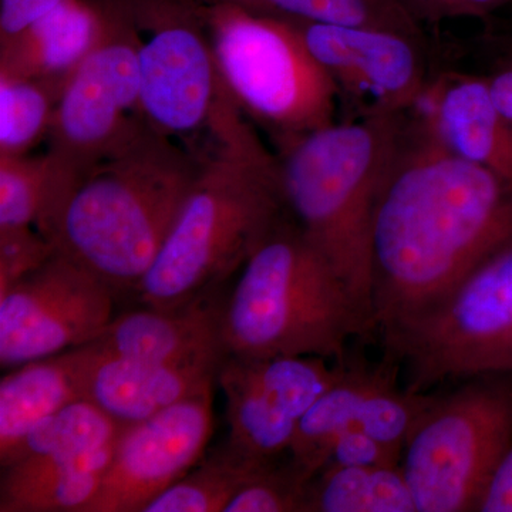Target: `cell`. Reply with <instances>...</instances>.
<instances>
[{"mask_svg":"<svg viewBox=\"0 0 512 512\" xmlns=\"http://www.w3.org/2000/svg\"><path fill=\"white\" fill-rule=\"evenodd\" d=\"M512 232V180L451 153L416 111L370 228L376 336L436 305Z\"/></svg>","mask_w":512,"mask_h":512,"instance_id":"1","label":"cell"},{"mask_svg":"<svg viewBox=\"0 0 512 512\" xmlns=\"http://www.w3.org/2000/svg\"><path fill=\"white\" fill-rule=\"evenodd\" d=\"M198 171L200 158L141 117L107 153L47 195L37 231L116 296L134 293Z\"/></svg>","mask_w":512,"mask_h":512,"instance_id":"2","label":"cell"},{"mask_svg":"<svg viewBox=\"0 0 512 512\" xmlns=\"http://www.w3.org/2000/svg\"><path fill=\"white\" fill-rule=\"evenodd\" d=\"M286 205L278 158L244 126L200 157V171L150 271L141 306L170 309L220 289L242 268Z\"/></svg>","mask_w":512,"mask_h":512,"instance_id":"3","label":"cell"},{"mask_svg":"<svg viewBox=\"0 0 512 512\" xmlns=\"http://www.w3.org/2000/svg\"><path fill=\"white\" fill-rule=\"evenodd\" d=\"M376 336L372 319L289 212L242 265L222 309L225 355L348 356L353 338Z\"/></svg>","mask_w":512,"mask_h":512,"instance_id":"4","label":"cell"},{"mask_svg":"<svg viewBox=\"0 0 512 512\" xmlns=\"http://www.w3.org/2000/svg\"><path fill=\"white\" fill-rule=\"evenodd\" d=\"M404 117L339 119L286 141L276 156L286 210L335 266L373 326L370 228Z\"/></svg>","mask_w":512,"mask_h":512,"instance_id":"5","label":"cell"},{"mask_svg":"<svg viewBox=\"0 0 512 512\" xmlns=\"http://www.w3.org/2000/svg\"><path fill=\"white\" fill-rule=\"evenodd\" d=\"M205 18L229 94L278 146L339 120L335 83L291 19L254 15L228 0L205 6Z\"/></svg>","mask_w":512,"mask_h":512,"instance_id":"6","label":"cell"},{"mask_svg":"<svg viewBox=\"0 0 512 512\" xmlns=\"http://www.w3.org/2000/svg\"><path fill=\"white\" fill-rule=\"evenodd\" d=\"M431 393L403 447L417 512L478 511L512 447V375H480Z\"/></svg>","mask_w":512,"mask_h":512,"instance_id":"7","label":"cell"},{"mask_svg":"<svg viewBox=\"0 0 512 512\" xmlns=\"http://www.w3.org/2000/svg\"><path fill=\"white\" fill-rule=\"evenodd\" d=\"M136 45L140 114L158 133L184 140L195 156L245 114L215 62L205 6L197 0H120ZM197 157V156H195Z\"/></svg>","mask_w":512,"mask_h":512,"instance_id":"8","label":"cell"},{"mask_svg":"<svg viewBox=\"0 0 512 512\" xmlns=\"http://www.w3.org/2000/svg\"><path fill=\"white\" fill-rule=\"evenodd\" d=\"M412 393L512 375V232L436 305L379 336Z\"/></svg>","mask_w":512,"mask_h":512,"instance_id":"9","label":"cell"},{"mask_svg":"<svg viewBox=\"0 0 512 512\" xmlns=\"http://www.w3.org/2000/svg\"><path fill=\"white\" fill-rule=\"evenodd\" d=\"M104 33L64 83L50 121L45 197L110 150L138 120L140 74L120 0H99Z\"/></svg>","mask_w":512,"mask_h":512,"instance_id":"10","label":"cell"},{"mask_svg":"<svg viewBox=\"0 0 512 512\" xmlns=\"http://www.w3.org/2000/svg\"><path fill=\"white\" fill-rule=\"evenodd\" d=\"M116 293L92 272L55 252L0 291L3 370L92 342L113 316Z\"/></svg>","mask_w":512,"mask_h":512,"instance_id":"11","label":"cell"},{"mask_svg":"<svg viewBox=\"0 0 512 512\" xmlns=\"http://www.w3.org/2000/svg\"><path fill=\"white\" fill-rule=\"evenodd\" d=\"M338 90L343 119L399 116L416 106L437 69L426 37L292 19Z\"/></svg>","mask_w":512,"mask_h":512,"instance_id":"12","label":"cell"},{"mask_svg":"<svg viewBox=\"0 0 512 512\" xmlns=\"http://www.w3.org/2000/svg\"><path fill=\"white\" fill-rule=\"evenodd\" d=\"M212 429V387L126 427L86 512H143L197 466Z\"/></svg>","mask_w":512,"mask_h":512,"instance_id":"13","label":"cell"},{"mask_svg":"<svg viewBox=\"0 0 512 512\" xmlns=\"http://www.w3.org/2000/svg\"><path fill=\"white\" fill-rule=\"evenodd\" d=\"M83 399L126 429L214 387L221 365H170L70 349Z\"/></svg>","mask_w":512,"mask_h":512,"instance_id":"14","label":"cell"},{"mask_svg":"<svg viewBox=\"0 0 512 512\" xmlns=\"http://www.w3.org/2000/svg\"><path fill=\"white\" fill-rule=\"evenodd\" d=\"M224 288L177 308L141 306L114 316L106 329L86 343L104 355L170 365L211 363L225 359L222 340Z\"/></svg>","mask_w":512,"mask_h":512,"instance_id":"15","label":"cell"},{"mask_svg":"<svg viewBox=\"0 0 512 512\" xmlns=\"http://www.w3.org/2000/svg\"><path fill=\"white\" fill-rule=\"evenodd\" d=\"M413 110L451 153L512 180V124L483 74L436 70Z\"/></svg>","mask_w":512,"mask_h":512,"instance_id":"16","label":"cell"},{"mask_svg":"<svg viewBox=\"0 0 512 512\" xmlns=\"http://www.w3.org/2000/svg\"><path fill=\"white\" fill-rule=\"evenodd\" d=\"M104 33L99 0H63L20 35L0 45V73L39 80L62 93Z\"/></svg>","mask_w":512,"mask_h":512,"instance_id":"17","label":"cell"},{"mask_svg":"<svg viewBox=\"0 0 512 512\" xmlns=\"http://www.w3.org/2000/svg\"><path fill=\"white\" fill-rule=\"evenodd\" d=\"M116 441L89 453L25 458L2 468L0 512H86Z\"/></svg>","mask_w":512,"mask_h":512,"instance_id":"18","label":"cell"},{"mask_svg":"<svg viewBox=\"0 0 512 512\" xmlns=\"http://www.w3.org/2000/svg\"><path fill=\"white\" fill-rule=\"evenodd\" d=\"M400 372L392 357L367 365L342 360L338 382L298 421L288 456L312 480L328 463L333 444L346 431L357 429L367 399L390 376Z\"/></svg>","mask_w":512,"mask_h":512,"instance_id":"19","label":"cell"},{"mask_svg":"<svg viewBox=\"0 0 512 512\" xmlns=\"http://www.w3.org/2000/svg\"><path fill=\"white\" fill-rule=\"evenodd\" d=\"M77 399L82 390L70 350L10 369L0 380V466L37 424Z\"/></svg>","mask_w":512,"mask_h":512,"instance_id":"20","label":"cell"},{"mask_svg":"<svg viewBox=\"0 0 512 512\" xmlns=\"http://www.w3.org/2000/svg\"><path fill=\"white\" fill-rule=\"evenodd\" d=\"M217 382L227 399L228 443L255 460L288 456L298 421L266 399L231 356L222 360Z\"/></svg>","mask_w":512,"mask_h":512,"instance_id":"21","label":"cell"},{"mask_svg":"<svg viewBox=\"0 0 512 512\" xmlns=\"http://www.w3.org/2000/svg\"><path fill=\"white\" fill-rule=\"evenodd\" d=\"M305 512H417L402 466L325 467L312 478Z\"/></svg>","mask_w":512,"mask_h":512,"instance_id":"22","label":"cell"},{"mask_svg":"<svg viewBox=\"0 0 512 512\" xmlns=\"http://www.w3.org/2000/svg\"><path fill=\"white\" fill-rule=\"evenodd\" d=\"M274 461L245 456L225 441L151 500L143 512H224L235 494Z\"/></svg>","mask_w":512,"mask_h":512,"instance_id":"23","label":"cell"},{"mask_svg":"<svg viewBox=\"0 0 512 512\" xmlns=\"http://www.w3.org/2000/svg\"><path fill=\"white\" fill-rule=\"evenodd\" d=\"M266 399L299 421L342 373V360L330 366L318 356H231Z\"/></svg>","mask_w":512,"mask_h":512,"instance_id":"24","label":"cell"},{"mask_svg":"<svg viewBox=\"0 0 512 512\" xmlns=\"http://www.w3.org/2000/svg\"><path fill=\"white\" fill-rule=\"evenodd\" d=\"M123 427L96 404L77 399L30 431L2 468L32 457L74 456L113 444Z\"/></svg>","mask_w":512,"mask_h":512,"instance_id":"25","label":"cell"},{"mask_svg":"<svg viewBox=\"0 0 512 512\" xmlns=\"http://www.w3.org/2000/svg\"><path fill=\"white\" fill-rule=\"evenodd\" d=\"M57 99L49 84L0 73V156L29 154L47 136Z\"/></svg>","mask_w":512,"mask_h":512,"instance_id":"26","label":"cell"},{"mask_svg":"<svg viewBox=\"0 0 512 512\" xmlns=\"http://www.w3.org/2000/svg\"><path fill=\"white\" fill-rule=\"evenodd\" d=\"M46 181L45 154L0 156V231L36 225Z\"/></svg>","mask_w":512,"mask_h":512,"instance_id":"27","label":"cell"},{"mask_svg":"<svg viewBox=\"0 0 512 512\" xmlns=\"http://www.w3.org/2000/svg\"><path fill=\"white\" fill-rule=\"evenodd\" d=\"M289 18L326 23V25L356 26L394 30L423 36L412 16L397 15L377 8L373 0H266Z\"/></svg>","mask_w":512,"mask_h":512,"instance_id":"28","label":"cell"},{"mask_svg":"<svg viewBox=\"0 0 512 512\" xmlns=\"http://www.w3.org/2000/svg\"><path fill=\"white\" fill-rule=\"evenodd\" d=\"M309 483L289 456L279 458L252 477L224 512H305Z\"/></svg>","mask_w":512,"mask_h":512,"instance_id":"29","label":"cell"},{"mask_svg":"<svg viewBox=\"0 0 512 512\" xmlns=\"http://www.w3.org/2000/svg\"><path fill=\"white\" fill-rule=\"evenodd\" d=\"M56 249L32 228L0 231V291L35 271Z\"/></svg>","mask_w":512,"mask_h":512,"instance_id":"30","label":"cell"},{"mask_svg":"<svg viewBox=\"0 0 512 512\" xmlns=\"http://www.w3.org/2000/svg\"><path fill=\"white\" fill-rule=\"evenodd\" d=\"M400 461V451L363 431L352 429L343 433L333 444L325 467H389L400 466Z\"/></svg>","mask_w":512,"mask_h":512,"instance_id":"31","label":"cell"},{"mask_svg":"<svg viewBox=\"0 0 512 512\" xmlns=\"http://www.w3.org/2000/svg\"><path fill=\"white\" fill-rule=\"evenodd\" d=\"M508 32L497 36L490 46H487L488 56L483 74L485 82L490 87L495 104L503 111L512 124V23Z\"/></svg>","mask_w":512,"mask_h":512,"instance_id":"32","label":"cell"},{"mask_svg":"<svg viewBox=\"0 0 512 512\" xmlns=\"http://www.w3.org/2000/svg\"><path fill=\"white\" fill-rule=\"evenodd\" d=\"M63 0H0V45L20 35Z\"/></svg>","mask_w":512,"mask_h":512,"instance_id":"33","label":"cell"},{"mask_svg":"<svg viewBox=\"0 0 512 512\" xmlns=\"http://www.w3.org/2000/svg\"><path fill=\"white\" fill-rule=\"evenodd\" d=\"M478 511L512 512V447L488 485Z\"/></svg>","mask_w":512,"mask_h":512,"instance_id":"34","label":"cell"},{"mask_svg":"<svg viewBox=\"0 0 512 512\" xmlns=\"http://www.w3.org/2000/svg\"><path fill=\"white\" fill-rule=\"evenodd\" d=\"M512 0H424L427 15L439 19L443 15H487Z\"/></svg>","mask_w":512,"mask_h":512,"instance_id":"35","label":"cell"}]
</instances>
